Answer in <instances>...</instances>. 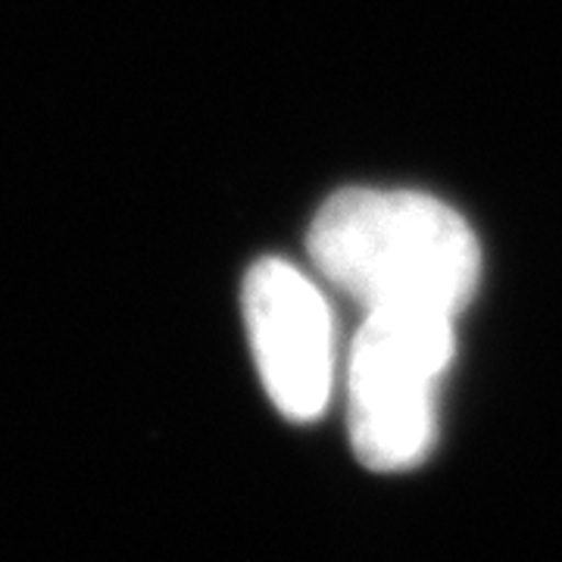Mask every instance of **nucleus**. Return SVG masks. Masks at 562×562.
<instances>
[{
  "mask_svg": "<svg viewBox=\"0 0 562 562\" xmlns=\"http://www.w3.org/2000/svg\"><path fill=\"white\" fill-rule=\"evenodd\" d=\"M310 257L366 313L460 316L482 281V247L457 210L416 191L350 188L319 210Z\"/></svg>",
  "mask_w": 562,
  "mask_h": 562,
  "instance_id": "nucleus-1",
  "label": "nucleus"
},
{
  "mask_svg": "<svg viewBox=\"0 0 562 562\" xmlns=\"http://www.w3.org/2000/svg\"><path fill=\"white\" fill-rule=\"evenodd\" d=\"M453 322L431 310L366 313L347 362V422L369 469L403 472L428 457L438 387L457 350Z\"/></svg>",
  "mask_w": 562,
  "mask_h": 562,
  "instance_id": "nucleus-2",
  "label": "nucleus"
},
{
  "mask_svg": "<svg viewBox=\"0 0 562 562\" xmlns=\"http://www.w3.org/2000/svg\"><path fill=\"white\" fill-rule=\"evenodd\" d=\"M244 322L262 387L284 419L313 422L338 375L335 316L294 262L260 260L244 279Z\"/></svg>",
  "mask_w": 562,
  "mask_h": 562,
  "instance_id": "nucleus-3",
  "label": "nucleus"
}]
</instances>
